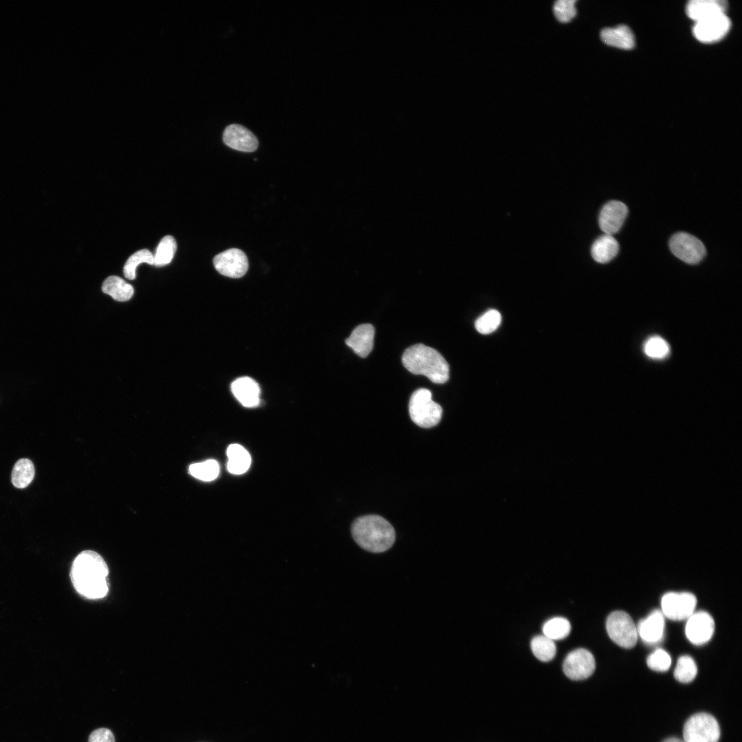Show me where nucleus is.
<instances>
[{
    "label": "nucleus",
    "instance_id": "1",
    "mask_svg": "<svg viewBox=\"0 0 742 742\" xmlns=\"http://www.w3.org/2000/svg\"><path fill=\"white\" fill-rule=\"evenodd\" d=\"M109 569L103 558L92 550H85L74 559L71 578L76 591L89 599H99L109 592Z\"/></svg>",
    "mask_w": 742,
    "mask_h": 742
},
{
    "label": "nucleus",
    "instance_id": "2",
    "mask_svg": "<svg viewBox=\"0 0 742 742\" xmlns=\"http://www.w3.org/2000/svg\"><path fill=\"white\" fill-rule=\"evenodd\" d=\"M351 532L356 543L370 552H385L395 541L393 526L379 515H370L357 518L352 524Z\"/></svg>",
    "mask_w": 742,
    "mask_h": 742
},
{
    "label": "nucleus",
    "instance_id": "3",
    "mask_svg": "<svg viewBox=\"0 0 742 742\" xmlns=\"http://www.w3.org/2000/svg\"><path fill=\"white\" fill-rule=\"evenodd\" d=\"M405 368L414 374L427 376L435 383H444L449 378V366L436 350L422 344L407 348L402 356Z\"/></svg>",
    "mask_w": 742,
    "mask_h": 742
},
{
    "label": "nucleus",
    "instance_id": "4",
    "mask_svg": "<svg viewBox=\"0 0 742 742\" xmlns=\"http://www.w3.org/2000/svg\"><path fill=\"white\" fill-rule=\"evenodd\" d=\"M431 396V392L425 388L416 390L411 396L409 416L412 421L420 427H432L441 419L442 407L432 400Z\"/></svg>",
    "mask_w": 742,
    "mask_h": 742
},
{
    "label": "nucleus",
    "instance_id": "5",
    "mask_svg": "<svg viewBox=\"0 0 742 742\" xmlns=\"http://www.w3.org/2000/svg\"><path fill=\"white\" fill-rule=\"evenodd\" d=\"M720 728L716 719L706 712L690 717L683 728L684 742H718Z\"/></svg>",
    "mask_w": 742,
    "mask_h": 742
},
{
    "label": "nucleus",
    "instance_id": "6",
    "mask_svg": "<svg viewBox=\"0 0 742 742\" xmlns=\"http://www.w3.org/2000/svg\"><path fill=\"white\" fill-rule=\"evenodd\" d=\"M606 629L609 638L620 647L629 649L636 644L637 627L627 613L613 611L607 619Z\"/></svg>",
    "mask_w": 742,
    "mask_h": 742
},
{
    "label": "nucleus",
    "instance_id": "7",
    "mask_svg": "<svg viewBox=\"0 0 742 742\" xmlns=\"http://www.w3.org/2000/svg\"><path fill=\"white\" fill-rule=\"evenodd\" d=\"M669 247L677 258L688 264L699 262L706 253L703 243L686 232L675 234L670 239Z\"/></svg>",
    "mask_w": 742,
    "mask_h": 742
},
{
    "label": "nucleus",
    "instance_id": "8",
    "mask_svg": "<svg viewBox=\"0 0 742 742\" xmlns=\"http://www.w3.org/2000/svg\"><path fill=\"white\" fill-rule=\"evenodd\" d=\"M697 604L696 597L688 592H668L662 598V613L673 620L688 619Z\"/></svg>",
    "mask_w": 742,
    "mask_h": 742
},
{
    "label": "nucleus",
    "instance_id": "9",
    "mask_svg": "<svg viewBox=\"0 0 742 742\" xmlns=\"http://www.w3.org/2000/svg\"><path fill=\"white\" fill-rule=\"evenodd\" d=\"M731 21L726 13L716 14L695 22L693 32L701 43H711L723 38L730 29Z\"/></svg>",
    "mask_w": 742,
    "mask_h": 742
},
{
    "label": "nucleus",
    "instance_id": "10",
    "mask_svg": "<svg viewBox=\"0 0 742 742\" xmlns=\"http://www.w3.org/2000/svg\"><path fill=\"white\" fill-rule=\"evenodd\" d=\"M213 263L219 273L232 278L243 277L249 267L247 256L237 248L229 249L217 254L213 259Z\"/></svg>",
    "mask_w": 742,
    "mask_h": 742
},
{
    "label": "nucleus",
    "instance_id": "11",
    "mask_svg": "<svg viewBox=\"0 0 742 742\" xmlns=\"http://www.w3.org/2000/svg\"><path fill=\"white\" fill-rule=\"evenodd\" d=\"M595 667L593 655L585 649H577L570 652L563 664L565 675L573 680L587 679L592 675Z\"/></svg>",
    "mask_w": 742,
    "mask_h": 742
},
{
    "label": "nucleus",
    "instance_id": "12",
    "mask_svg": "<svg viewBox=\"0 0 742 742\" xmlns=\"http://www.w3.org/2000/svg\"><path fill=\"white\" fill-rule=\"evenodd\" d=\"M715 631L712 617L706 611L694 612L688 618L685 632L688 640L694 644L701 645L708 642Z\"/></svg>",
    "mask_w": 742,
    "mask_h": 742
},
{
    "label": "nucleus",
    "instance_id": "13",
    "mask_svg": "<svg viewBox=\"0 0 742 742\" xmlns=\"http://www.w3.org/2000/svg\"><path fill=\"white\" fill-rule=\"evenodd\" d=\"M628 214V207L619 201H610L603 205L598 217V224L605 234L613 235L621 228Z\"/></svg>",
    "mask_w": 742,
    "mask_h": 742
},
{
    "label": "nucleus",
    "instance_id": "14",
    "mask_svg": "<svg viewBox=\"0 0 742 742\" xmlns=\"http://www.w3.org/2000/svg\"><path fill=\"white\" fill-rule=\"evenodd\" d=\"M223 140L229 148L243 152H254L258 146L256 137L245 126L236 124L225 128Z\"/></svg>",
    "mask_w": 742,
    "mask_h": 742
},
{
    "label": "nucleus",
    "instance_id": "15",
    "mask_svg": "<svg viewBox=\"0 0 742 742\" xmlns=\"http://www.w3.org/2000/svg\"><path fill=\"white\" fill-rule=\"evenodd\" d=\"M664 616L660 610L653 611L646 618L641 620L637 627L638 635L649 644L660 642L664 636Z\"/></svg>",
    "mask_w": 742,
    "mask_h": 742
},
{
    "label": "nucleus",
    "instance_id": "16",
    "mask_svg": "<svg viewBox=\"0 0 742 742\" xmlns=\"http://www.w3.org/2000/svg\"><path fill=\"white\" fill-rule=\"evenodd\" d=\"M374 328L370 324L357 326L345 341L348 346L361 357H366L374 346Z\"/></svg>",
    "mask_w": 742,
    "mask_h": 742
},
{
    "label": "nucleus",
    "instance_id": "17",
    "mask_svg": "<svg viewBox=\"0 0 742 742\" xmlns=\"http://www.w3.org/2000/svg\"><path fill=\"white\" fill-rule=\"evenodd\" d=\"M231 390L244 407H254L259 405L260 389L251 378L243 376L236 379L231 385Z\"/></svg>",
    "mask_w": 742,
    "mask_h": 742
},
{
    "label": "nucleus",
    "instance_id": "18",
    "mask_svg": "<svg viewBox=\"0 0 742 742\" xmlns=\"http://www.w3.org/2000/svg\"><path fill=\"white\" fill-rule=\"evenodd\" d=\"M728 3L724 0H692L686 5L688 16L695 22L725 13Z\"/></svg>",
    "mask_w": 742,
    "mask_h": 742
},
{
    "label": "nucleus",
    "instance_id": "19",
    "mask_svg": "<svg viewBox=\"0 0 742 742\" xmlns=\"http://www.w3.org/2000/svg\"><path fill=\"white\" fill-rule=\"evenodd\" d=\"M600 38L605 44L620 49H630L635 45L633 34L625 25L604 28L600 32Z\"/></svg>",
    "mask_w": 742,
    "mask_h": 742
},
{
    "label": "nucleus",
    "instance_id": "20",
    "mask_svg": "<svg viewBox=\"0 0 742 742\" xmlns=\"http://www.w3.org/2000/svg\"><path fill=\"white\" fill-rule=\"evenodd\" d=\"M619 251V244L616 238L608 234L598 238L591 248L594 260L599 263H607L614 258Z\"/></svg>",
    "mask_w": 742,
    "mask_h": 742
},
{
    "label": "nucleus",
    "instance_id": "21",
    "mask_svg": "<svg viewBox=\"0 0 742 742\" xmlns=\"http://www.w3.org/2000/svg\"><path fill=\"white\" fill-rule=\"evenodd\" d=\"M227 468L229 473L240 475L249 469L251 462V456L242 445H230L227 449Z\"/></svg>",
    "mask_w": 742,
    "mask_h": 742
},
{
    "label": "nucleus",
    "instance_id": "22",
    "mask_svg": "<svg viewBox=\"0 0 742 742\" xmlns=\"http://www.w3.org/2000/svg\"><path fill=\"white\" fill-rule=\"evenodd\" d=\"M102 291L119 302L129 300L134 293L133 287L116 276H111L104 281Z\"/></svg>",
    "mask_w": 742,
    "mask_h": 742
},
{
    "label": "nucleus",
    "instance_id": "23",
    "mask_svg": "<svg viewBox=\"0 0 742 742\" xmlns=\"http://www.w3.org/2000/svg\"><path fill=\"white\" fill-rule=\"evenodd\" d=\"M35 474L33 462L28 458H21L14 464L11 481L17 488H26L33 480Z\"/></svg>",
    "mask_w": 742,
    "mask_h": 742
},
{
    "label": "nucleus",
    "instance_id": "24",
    "mask_svg": "<svg viewBox=\"0 0 742 742\" xmlns=\"http://www.w3.org/2000/svg\"><path fill=\"white\" fill-rule=\"evenodd\" d=\"M530 647L535 656L542 662H549L556 655V648L554 640L544 635L534 637Z\"/></svg>",
    "mask_w": 742,
    "mask_h": 742
},
{
    "label": "nucleus",
    "instance_id": "25",
    "mask_svg": "<svg viewBox=\"0 0 742 742\" xmlns=\"http://www.w3.org/2000/svg\"><path fill=\"white\" fill-rule=\"evenodd\" d=\"M177 250V243L175 238L170 235L164 236L158 244L155 254L153 255L154 265L163 267L169 264Z\"/></svg>",
    "mask_w": 742,
    "mask_h": 742
},
{
    "label": "nucleus",
    "instance_id": "26",
    "mask_svg": "<svg viewBox=\"0 0 742 742\" xmlns=\"http://www.w3.org/2000/svg\"><path fill=\"white\" fill-rule=\"evenodd\" d=\"M543 635L553 640H561L568 636L571 630L570 622L563 617L548 620L543 626Z\"/></svg>",
    "mask_w": 742,
    "mask_h": 742
},
{
    "label": "nucleus",
    "instance_id": "27",
    "mask_svg": "<svg viewBox=\"0 0 742 742\" xmlns=\"http://www.w3.org/2000/svg\"><path fill=\"white\" fill-rule=\"evenodd\" d=\"M218 463L214 460L194 463L189 466V473L198 480L210 482L215 480L219 474Z\"/></svg>",
    "mask_w": 742,
    "mask_h": 742
},
{
    "label": "nucleus",
    "instance_id": "28",
    "mask_svg": "<svg viewBox=\"0 0 742 742\" xmlns=\"http://www.w3.org/2000/svg\"><path fill=\"white\" fill-rule=\"evenodd\" d=\"M645 355L653 359H665L670 354V346L662 337L654 335L648 338L644 344Z\"/></svg>",
    "mask_w": 742,
    "mask_h": 742
},
{
    "label": "nucleus",
    "instance_id": "29",
    "mask_svg": "<svg viewBox=\"0 0 742 742\" xmlns=\"http://www.w3.org/2000/svg\"><path fill=\"white\" fill-rule=\"evenodd\" d=\"M697 673V667L694 660L688 655L679 657L674 671V677L679 682H692Z\"/></svg>",
    "mask_w": 742,
    "mask_h": 742
},
{
    "label": "nucleus",
    "instance_id": "30",
    "mask_svg": "<svg viewBox=\"0 0 742 742\" xmlns=\"http://www.w3.org/2000/svg\"><path fill=\"white\" fill-rule=\"evenodd\" d=\"M144 262L154 265L153 254L147 249H140L128 258L123 268L125 278L128 280L135 279L137 267Z\"/></svg>",
    "mask_w": 742,
    "mask_h": 742
},
{
    "label": "nucleus",
    "instance_id": "31",
    "mask_svg": "<svg viewBox=\"0 0 742 742\" xmlns=\"http://www.w3.org/2000/svg\"><path fill=\"white\" fill-rule=\"evenodd\" d=\"M501 321L500 313L491 309L477 319L475 327L480 333L487 335L494 332L500 325Z\"/></svg>",
    "mask_w": 742,
    "mask_h": 742
},
{
    "label": "nucleus",
    "instance_id": "32",
    "mask_svg": "<svg viewBox=\"0 0 742 742\" xmlns=\"http://www.w3.org/2000/svg\"><path fill=\"white\" fill-rule=\"evenodd\" d=\"M647 663L651 669L664 672L671 666V657L664 649H657L648 657Z\"/></svg>",
    "mask_w": 742,
    "mask_h": 742
},
{
    "label": "nucleus",
    "instance_id": "33",
    "mask_svg": "<svg viewBox=\"0 0 742 742\" xmlns=\"http://www.w3.org/2000/svg\"><path fill=\"white\" fill-rule=\"evenodd\" d=\"M575 2L574 0H558L554 3L553 11L558 21L565 23L575 16Z\"/></svg>",
    "mask_w": 742,
    "mask_h": 742
},
{
    "label": "nucleus",
    "instance_id": "34",
    "mask_svg": "<svg viewBox=\"0 0 742 742\" xmlns=\"http://www.w3.org/2000/svg\"><path fill=\"white\" fill-rule=\"evenodd\" d=\"M88 742H115V737L109 729L101 728L91 733Z\"/></svg>",
    "mask_w": 742,
    "mask_h": 742
},
{
    "label": "nucleus",
    "instance_id": "35",
    "mask_svg": "<svg viewBox=\"0 0 742 742\" xmlns=\"http://www.w3.org/2000/svg\"><path fill=\"white\" fill-rule=\"evenodd\" d=\"M663 742H684V741L681 740V739H679L678 738L672 737V738L667 739L666 740H665Z\"/></svg>",
    "mask_w": 742,
    "mask_h": 742
}]
</instances>
